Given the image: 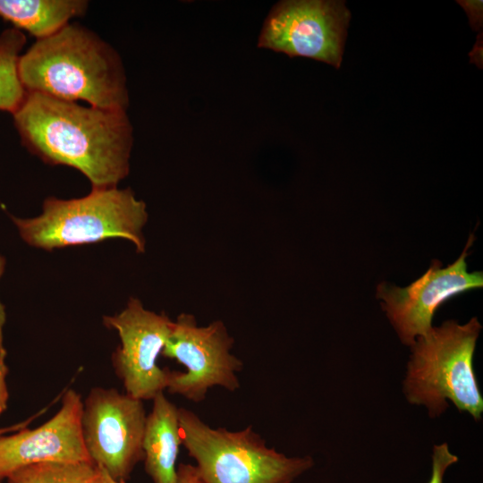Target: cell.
<instances>
[{
	"label": "cell",
	"mask_w": 483,
	"mask_h": 483,
	"mask_svg": "<svg viewBox=\"0 0 483 483\" xmlns=\"http://www.w3.org/2000/svg\"><path fill=\"white\" fill-rule=\"evenodd\" d=\"M13 114L31 153L47 164L79 170L92 188L115 187L128 175L133 132L126 111L27 92Z\"/></svg>",
	"instance_id": "6da1fadb"
},
{
	"label": "cell",
	"mask_w": 483,
	"mask_h": 483,
	"mask_svg": "<svg viewBox=\"0 0 483 483\" xmlns=\"http://www.w3.org/2000/svg\"><path fill=\"white\" fill-rule=\"evenodd\" d=\"M20 80L26 92L127 111L125 70L118 53L79 23H68L21 55Z\"/></svg>",
	"instance_id": "7a4b0ae2"
},
{
	"label": "cell",
	"mask_w": 483,
	"mask_h": 483,
	"mask_svg": "<svg viewBox=\"0 0 483 483\" xmlns=\"http://www.w3.org/2000/svg\"><path fill=\"white\" fill-rule=\"evenodd\" d=\"M481 325L477 318L460 324L446 320L419 336L411 347L402 392L408 402L441 416L451 402L457 410L481 419L483 397L474 369Z\"/></svg>",
	"instance_id": "3957f363"
},
{
	"label": "cell",
	"mask_w": 483,
	"mask_h": 483,
	"mask_svg": "<svg viewBox=\"0 0 483 483\" xmlns=\"http://www.w3.org/2000/svg\"><path fill=\"white\" fill-rule=\"evenodd\" d=\"M148 216L144 201L130 188L115 186L92 188L90 193L78 199L50 197L45 199L38 216L12 219L23 241L36 248L52 250L123 238L142 253Z\"/></svg>",
	"instance_id": "277c9868"
},
{
	"label": "cell",
	"mask_w": 483,
	"mask_h": 483,
	"mask_svg": "<svg viewBox=\"0 0 483 483\" xmlns=\"http://www.w3.org/2000/svg\"><path fill=\"white\" fill-rule=\"evenodd\" d=\"M182 445L205 483H292L314 466L311 456L290 457L268 447L252 428H211L179 408Z\"/></svg>",
	"instance_id": "5b68a950"
},
{
	"label": "cell",
	"mask_w": 483,
	"mask_h": 483,
	"mask_svg": "<svg viewBox=\"0 0 483 483\" xmlns=\"http://www.w3.org/2000/svg\"><path fill=\"white\" fill-rule=\"evenodd\" d=\"M233 343L222 320L199 326L192 314H180L161 355L176 360L186 369L170 370L168 392L200 402L214 386L231 392L240 388L237 373L243 362L231 352Z\"/></svg>",
	"instance_id": "8992f818"
},
{
	"label": "cell",
	"mask_w": 483,
	"mask_h": 483,
	"mask_svg": "<svg viewBox=\"0 0 483 483\" xmlns=\"http://www.w3.org/2000/svg\"><path fill=\"white\" fill-rule=\"evenodd\" d=\"M143 401L114 388L94 387L83 402L81 428L89 459L116 481L144 459Z\"/></svg>",
	"instance_id": "52a82bcc"
},
{
	"label": "cell",
	"mask_w": 483,
	"mask_h": 483,
	"mask_svg": "<svg viewBox=\"0 0 483 483\" xmlns=\"http://www.w3.org/2000/svg\"><path fill=\"white\" fill-rule=\"evenodd\" d=\"M350 18L342 1H282L266 18L258 47L339 68Z\"/></svg>",
	"instance_id": "ba28073f"
},
{
	"label": "cell",
	"mask_w": 483,
	"mask_h": 483,
	"mask_svg": "<svg viewBox=\"0 0 483 483\" xmlns=\"http://www.w3.org/2000/svg\"><path fill=\"white\" fill-rule=\"evenodd\" d=\"M173 322L164 312L145 309L134 297L120 313L103 318L104 325L114 329L121 340L112 362L126 394L141 401L153 400L166 389L170 369L160 368L157 358L170 336Z\"/></svg>",
	"instance_id": "9c48e42d"
},
{
	"label": "cell",
	"mask_w": 483,
	"mask_h": 483,
	"mask_svg": "<svg viewBox=\"0 0 483 483\" xmlns=\"http://www.w3.org/2000/svg\"><path fill=\"white\" fill-rule=\"evenodd\" d=\"M471 233L461 256L446 267L433 260L429 268L406 287L381 283L377 297L382 309L395 330L401 342L411 346L415 340L432 328L436 311L446 301L472 289L481 288V271L468 272L466 258L472 245Z\"/></svg>",
	"instance_id": "30bf717a"
},
{
	"label": "cell",
	"mask_w": 483,
	"mask_h": 483,
	"mask_svg": "<svg viewBox=\"0 0 483 483\" xmlns=\"http://www.w3.org/2000/svg\"><path fill=\"white\" fill-rule=\"evenodd\" d=\"M82 409L80 395L69 389L59 411L43 425L0 436V479L31 463L91 461L83 441Z\"/></svg>",
	"instance_id": "8fae6325"
},
{
	"label": "cell",
	"mask_w": 483,
	"mask_h": 483,
	"mask_svg": "<svg viewBox=\"0 0 483 483\" xmlns=\"http://www.w3.org/2000/svg\"><path fill=\"white\" fill-rule=\"evenodd\" d=\"M143 436L144 466L153 483H176L182 445L179 408L164 394L153 398Z\"/></svg>",
	"instance_id": "7c38bea8"
},
{
	"label": "cell",
	"mask_w": 483,
	"mask_h": 483,
	"mask_svg": "<svg viewBox=\"0 0 483 483\" xmlns=\"http://www.w3.org/2000/svg\"><path fill=\"white\" fill-rule=\"evenodd\" d=\"M88 5L84 0H0V17L41 39L83 15Z\"/></svg>",
	"instance_id": "4fadbf2b"
},
{
	"label": "cell",
	"mask_w": 483,
	"mask_h": 483,
	"mask_svg": "<svg viewBox=\"0 0 483 483\" xmlns=\"http://www.w3.org/2000/svg\"><path fill=\"white\" fill-rule=\"evenodd\" d=\"M8 483H108V474L91 461L42 462L21 467Z\"/></svg>",
	"instance_id": "5bb4252c"
},
{
	"label": "cell",
	"mask_w": 483,
	"mask_h": 483,
	"mask_svg": "<svg viewBox=\"0 0 483 483\" xmlns=\"http://www.w3.org/2000/svg\"><path fill=\"white\" fill-rule=\"evenodd\" d=\"M25 43V35L18 29H8L0 34V110L12 114L27 94L18 72L20 54Z\"/></svg>",
	"instance_id": "9a60e30c"
},
{
	"label": "cell",
	"mask_w": 483,
	"mask_h": 483,
	"mask_svg": "<svg viewBox=\"0 0 483 483\" xmlns=\"http://www.w3.org/2000/svg\"><path fill=\"white\" fill-rule=\"evenodd\" d=\"M459 461L446 443L435 445L432 451L431 475L428 483H443L447 469Z\"/></svg>",
	"instance_id": "2e32d148"
},
{
	"label": "cell",
	"mask_w": 483,
	"mask_h": 483,
	"mask_svg": "<svg viewBox=\"0 0 483 483\" xmlns=\"http://www.w3.org/2000/svg\"><path fill=\"white\" fill-rule=\"evenodd\" d=\"M176 483H205L195 465L181 463L177 467Z\"/></svg>",
	"instance_id": "e0dca14e"
},
{
	"label": "cell",
	"mask_w": 483,
	"mask_h": 483,
	"mask_svg": "<svg viewBox=\"0 0 483 483\" xmlns=\"http://www.w3.org/2000/svg\"><path fill=\"white\" fill-rule=\"evenodd\" d=\"M464 9L467 11L468 15L470 20L471 27L478 30L481 26L482 20V2L473 1V2H459Z\"/></svg>",
	"instance_id": "ac0fdd59"
},
{
	"label": "cell",
	"mask_w": 483,
	"mask_h": 483,
	"mask_svg": "<svg viewBox=\"0 0 483 483\" xmlns=\"http://www.w3.org/2000/svg\"><path fill=\"white\" fill-rule=\"evenodd\" d=\"M6 372H7V369L4 364V358L0 357V414L6 407V401L8 397L6 385H5Z\"/></svg>",
	"instance_id": "d6986e66"
},
{
	"label": "cell",
	"mask_w": 483,
	"mask_h": 483,
	"mask_svg": "<svg viewBox=\"0 0 483 483\" xmlns=\"http://www.w3.org/2000/svg\"><path fill=\"white\" fill-rule=\"evenodd\" d=\"M5 260L4 258L0 255V278L4 271ZM5 315L4 306L0 302V343L2 342V327L4 324Z\"/></svg>",
	"instance_id": "ffe728a7"
},
{
	"label": "cell",
	"mask_w": 483,
	"mask_h": 483,
	"mask_svg": "<svg viewBox=\"0 0 483 483\" xmlns=\"http://www.w3.org/2000/svg\"><path fill=\"white\" fill-rule=\"evenodd\" d=\"M108 483H125V481H123V480H122V481H116V480H114V479H112L110 478Z\"/></svg>",
	"instance_id": "44dd1931"
},
{
	"label": "cell",
	"mask_w": 483,
	"mask_h": 483,
	"mask_svg": "<svg viewBox=\"0 0 483 483\" xmlns=\"http://www.w3.org/2000/svg\"><path fill=\"white\" fill-rule=\"evenodd\" d=\"M9 430H10V428H5V429L3 428V429H0V436H2V434L5 433V432H7V431H9Z\"/></svg>",
	"instance_id": "7402d4cb"
}]
</instances>
